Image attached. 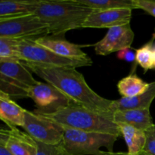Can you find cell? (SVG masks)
Masks as SVG:
<instances>
[{
  "mask_svg": "<svg viewBox=\"0 0 155 155\" xmlns=\"http://www.w3.org/2000/svg\"><path fill=\"white\" fill-rule=\"evenodd\" d=\"M23 64L30 72L54 86L72 102L112 118L110 110L112 100L103 98L92 90L76 68L47 67L30 62Z\"/></svg>",
  "mask_w": 155,
  "mask_h": 155,
  "instance_id": "cell-1",
  "label": "cell"
},
{
  "mask_svg": "<svg viewBox=\"0 0 155 155\" xmlns=\"http://www.w3.org/2000/svg\"><path fill=\"white\" fill-rule=\"evenodd\" d=\"M76 0H40L35 15L48 27V35H64L74 29L83 28L93 12Z\"/></svg>",
  "mask_w": 155,
  "mask_h": 155,
  "instance_id": "cell-2",
  "label": "cell"
},
{
  "mask_svg": "<svg viewBox=\"0 0 155 155\" xmlns=\"http://www.w3.org/2000/svg\"><path fill=\"white\" fill-rule=\"evenodd\" d=\"M42 116L66 128L114 135L118 137L121 136L119 127L112 118L74 102L70 103L55 113Z\"/></svg>",
  "mask_w": 155,
  "mask_h": 155,
  "instance_id": "cell-3",
  "label": "cell"
},
{
  "mask_svg": "<svg viewBox=\"0 0 155 155\" xmlns=\"http://www.w3.org/2000/svg\"><path fill=\"white\" fill-rule=\"evenodd\" d=\"M64 128L62 145L69 155H104L101 148L113 152L118 136L105 133H92Z\"/></svg>",
  "mask_w": 155,
  "mask_h": 155,
  "instance_id": "cell-4",
  "label": "cell"
},
{
  "mask_svg": "<svg viewBox=\"0 0 155 155\" xmlns=\"http://www.w3.org/2000/svg\"><path fill=\"white\" fill-rule=\"evenodd\" d=\"M18 51L22 62H30L42 66L77 68L92 65L90 57L81 59L64 58L38 45L34 39H23L18 46Z\"/></svg>",
  "mask_w": 155,
  "mask_h": 155,
  "instance_id": "cell-5",
  "label": "cell"
},
{
  "mask_svg": "<svg viewBox=\"0 0 155 155\" xmlns=\"http://www.w3.org/2000/svg\"><path fill=\"white\" fill-rule=\"evenodd\" d=\"M48 35V27L36 15L0 20V37L36 39Z\"/></svg>",
  "mask_w": 155,
  "mask_h": 155,
  "instance_id": "cell-6",
  "label": "cell"
},
{
  "mask_svg": "<svg viewBox=\"0 0 155 155\" xmlns=\"http://www.w3.org/2000/svg\"><path fill=\"white\" fill-rule=\"evenodd\" d=\"M23 129L36 142L58 145L63 140L64 128L54 121L34 112L25 110Z\"/></svg>",
  "mask_w": 155,
  "mask_h": 155,
  "instance_id": "cell-7",
  "label": "cell"
},
{
  "mask_svg": "<svg viewBox=\"0 0 155 155\" xmlns=\"http://www.w3.org/2000/svg\"><path fill=\"white\" fill-rule=\"evenodd\" d=\"M29 98L36 104L35 114L41 115L51 114L68 106L72 101L58 89L48 83L38 82L30 87Z\"/></svg>",
  "mask_w": 155,
  "mask_h": 155,
  "instance_id": "cell-8",
  "label": "cell"
},
{
  "mask_svg": "<svg viewBox=\"0 0 155 155\" xmlns=\"http://www.w3.org/2000/svg\"><path fill=\"white\" fill-rule=\"evenodd\" d=\"M135 33L130 24L108 29L103 39L94 45L96 54L106 56L124 48H131Z\"/></svg>",
  "mask_w": 155,
  "mask_h": 155,
  "instance_id": "cell-9",
  "label": "cell"
},
{
  "mask_svg": "<svg viewBox=\"0 0 155 155\" xmlns=\"http://www.w3.org/2000/svg\"><path fill=\"white\" fill-rule=\"evenodd\" d=\"M8 127L9 130H0V145L5 147L13 155H36V141L16 127Z\"/></svg>",
  "mask_w": 155,
  "mask_h": 155,
  "instance_id": "cell-10",
  "label": "cell"
},
{
  "mask_svg": "<svg viewBox=\"0 0 155 155\" xmlns=\"http://www.w3.org/2000/svg\"><path fill=\"white\" fill-rule=\"evenodd\" d=\"M130 8H116L105 11H93L83 25V28H112L130 24Z\"/></svg>",
  "mask_w": 155,
  "mask_h": 155,
  "instance_id": "cell-11",
  "label": "cell"
},
{
  "mask_svg": "<svg viewBox=\"0 0 155 155\" xmlns=\"http://www.w3.org/2000/svg\"><path fill=\"white\" fill-rule=\"evenodd\" d=\"M38 45L45 47L58 55L68 58H86L88 54L82 50L84 45H80L65 39L64 35H46L34 40Z\"/></svg>",
  "mask_w": 155,
  "mask_h": 155,
  "instance_id": "cell-12",
  "label": "cell"
},
{
  "mask_svg": "<svg viewBox=\"0 0 155 155\" xmlns=\"http://www.w3.org/2000/svg\"><path fill=\"white\" fill-rule=\"evenodd\" d=\"M112 119L115 124H127L142 131L154 125L150 109L117 110L112 114Z\"/></svg>",
  "mask_w": 155,
  "mask_h": 155,
  "instance_id": "cell-13",
  "label": "cell"
},
{
  "mask_svg": "<svg viewBox=\"0 0 155 155\" xmlns=\"http://www.w3.org/2000/svg\"><path fill=\"white\" fill-rule=\"evenodd\" d=\"M40 0H2L0 20L11 19L34 15Z\"/></svg>",
  "mask_w": 155,
  "mask_h": 155,
  "instance_id": "cell-14",
  "label": "cell"
},
{
  "mask_svg": "<svg viewBox=\"0 0 155 155\" xmlns=\"http://www.w3.org/2000/svg\"><path fill=\"white\" fill-rule=\"evenodd\" d=\"M155 98V81L150 83V86L145 93L133 98H122L113 100L110 110L113 113L117 110H134V109H150Z\"/></svg>",
  "mask_w": 155,
  "mask_h": 155,
  "instance_id": "cell-15",
  "label": "cell"
},
{
  "mask_svg": "<svg viewBox=\"0 0 155 155\" xmlns=\"http://www.w3.org/2000/svg\"><path fill=\"white\" fill-rule=\"evenodd\" d=\"M25 110L12 98L0 92V119L8 127H24Z\"/></svg>",
  "mask_w": 155,
  "mask_h": 155,
  "instance_id": "cell-16",
  "label": "cell"
},
{
  "mask_svg": "<svg viewBox=\"0 0 155 155\" xmlns=\"http://www.w3.org/2000/svg\"><path fill=\"white\" fill-rule=\"evenodd\" d=\"M0 74L30 87L35 86L39 82L35 80L23 62L18 61H0Z\"/></svg>",
  "mask_w": 155,
  "mask_h": 155,
  "instance_id": "cell-17",
  "label": "cell"
},
{
  "mask_svg": "<svg viewBox=\"0 0 155 155\" xmlns=\"http://www.w3.org/2000/svg\"><path fill=\"white\" fill-rule=\"evenodd\" d=\"M150 83L144 81L134 73L121 79L117 83V89L122 98H133L145 93Z\"/></svg>",
  "mask_w": 155,
  "mask_h": 155,
  "instance_id": "cell-18",
  "label": "cell"
},
{
  "mask_svg": "<svg viewBox=\"0 0 155 155\" xmlns=\"http://www.w3.org/2000/svg\"><path fill=\"white\" fill-rule=\"evenodd\" d=\"M121 136L124 137L128 148L127 153L135 154L143 151L146 142L145 131L138 130L132 126L124 124H117Z\"/></svg>",
  "mask_w": 155,
  "mask_h": 155,
  "instance_id": "cell-19",
  "label": "cell"
},
{
  "mask_svg": "<svg viewBox=\"0 0 155 155\" xmlns=\"http://www.w3.org/2000/svg\"><path fill=\"white\" fill-rule=\"evenodd\" d=\"M30 89V86L0 74V92H4L12 99L29 98Z\"/></svg>",
  "mask_w": 155,
  "mask_h": 155,
  "instance_id": "cell-20",
  "label": "cell"
},
{
  "mask_svg": "<svg viewBox=\"0 0 155 155\" xmlns=\"http://www.w3.org/2000/svg\"><path fill=\"white\" fill-rule=\"evenodd\" d=\"M78 3L93 9L105 11L116 8L136 9L134 0H76Z\"/></svg>",
  "mask_w": 155,
  "mask_h": 155,
  "instance_id": "cell-21",
  "label": "cell"
},
{
  "mask_svg": "<svg viewBox=\"0 0 155 155\" xmlns=\"http://www.w3.org/2000/svg\"><path fill=\"white\" fill-rule=\"evenodd\" d=\"M22 39L0 37V61H21L18 51V46Z\"/></svg>",
  "mask_w": 155,
  "mask_h": 155,
  "instance_id": "cell-22",
  "label": "cell"
},
{
  "mask_svg": "<svg viewBox=\"0 0 155 155\" xmlns=\"http://www.w3.org/2000/svg\"><path fill=\"white\" fill-rule=\"evenodd\" d=\"M155 39V33L153 37L149 42H147L142 47L135 50L136 52V62L137 64L140 65L141 68L145 73L148 70H152V48Z\"/></svg>",
  "mask_w": 155,
  "mask_h": 155,
  "instance_id": "cell-23",
  "label": "cell"
},
{
  "mask_svg": "<svg viewBox=\"0 0 155 155\" xmlns=\"http://www.w3.org/2000/svg\"><path fill=\"white\" fill-rule=\"evenodd\" d=\"M61 142L58 145H47L36 142L37 152L36 155H69L64 148Z\"/></svg>",
  "mask_w": 155,
  "mask_h": 155,
  "instance_id": "cell-24",
  "label": "cell"
},
{
  "mask_svg": "<svg viewBox=\"0 0 155 155\" xmlns=\"http://www.w3.org/2000/svg\"><path fill=\"white\" fill-rule=\"evenodd\" d=\"M146 142L143 151L149 155H155V128L154 124L145 131Z\"/></svg>",
  "mask_w": 155,
  "mask_h": 155,
  "instance_id": "cell-25",
  "label": "cell"
},
{
  "mask_svg": "<svg viewBox=\"0 0 155 155\" xmlns=\"http://www.w3.org/2000/svg\"><path fill=\"white\" fill-rule=\"evenodd\" d=\"M136 9H142L155 18V0H134Z\"/></svg>",
  "mask_w": 155,
  "mask_h": 155,
  "instance_id": "cell-26",
  "label": "cell"
},
{
  "mask_svg": "<svg viewBox=\"0 0 155 155\" xmlns=\"http://www.w3.org/2000/svg\"><path fill=\"white\" fill-rule=\"evenodd\" d=\"M117 56L120 60L125 61L127 62H133L136 61V52H134L131 48H124L118 51Z\"/></svg>",
  "mask_w": 155,
  "mask_h": 155,
  "instance_id": "cell-27",
  "label": "cell"
},
{
  "mask_svg": "<svg viewBox=\"0 0 155 155\" xmlns=\"http://www.w3.org/2000/svg\"><path fill=\"white\" fill-rule=\"evenodd\" d=\"M0 155H13L7 148L0 145Z\"/></svg>",
  "mask_w": 155,
  "mask_h": 155,
  "instance_id": "cell-28",
  "label": "cell"
},
{
  "mask_svg": "<svg viewBox=\"0 0 155 155\" xmlns=\"http://www.w3.org/2000/svg\"><path fill=\"white\" fill-rule=\"evenodd\" d=\"M115 155H149L147 152H145V151H142L140 152L137 153V154H130L128 153H124V152H114Z\"/></svg>",
  "mask_w": 155,
  "mask_h": 155,
  "instance_id": "cell-29",
  "label": "cell"
},
{
  "mask_svg": "<svg viewBox=\"0 0 155 155\" xmlns=\"http://www.w3.org/2000/svg\"><path fill=\"white\" fill-rule=\"evenodd\" d=\"M152 69L155 70V44L152 48Z\"/></svg>",
  "mask_w": 155,
  "mask_h": 155,
  "instance_id": "cell-30",
  "label": "cell"
},
{
  "mask_svg": "<svg viewBox=\"0 0 155 155\" xmlns=\"http://www.w3.org/2000/svg\"><path fill=\"white\" fill-rule=\"evenodd\" d=\"M104 155H115L114 154V151L113 152H109V151H105V154Z\"/></svg>",
  "mask_w": 155,
  "mask_h": 155,
  "instance_id": "cell-31",
  "label": "cell"
},
{
  "mask_svg": "<svg viewBox=\"0 0 155 155\" xmlns=\"http://www.w3.org/2000/svg\"><path fill=\"white\" fill-rule=\"evenodd\" d=\"M154 128H155V124H154Z\"/></svg>",
  "mask_w": 155,
  "mask_h": 155,
  "instance_id": "cell-32",
  "label": "cell"
},
{
  "mask_svg": "<svg viewBox=\"0 0 155 155\" xmlns=\"http://www.w3.org/2000/svg\"></svg>",
  "mask_w": 155,
  "mask_h": 155,
  "instance_id": "cell-33",
  "label": "cell"
}]
</instances>
